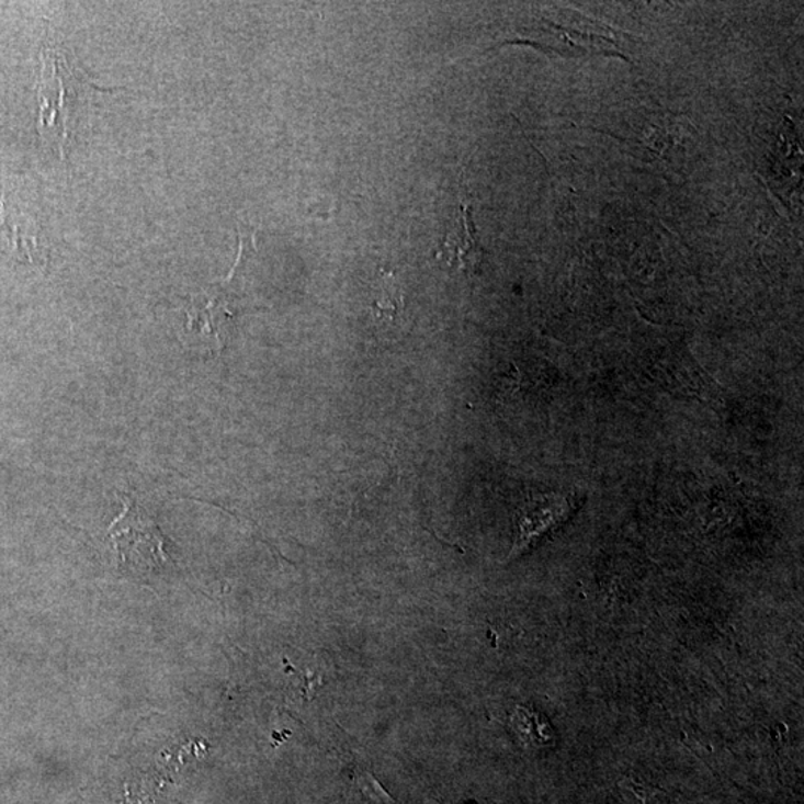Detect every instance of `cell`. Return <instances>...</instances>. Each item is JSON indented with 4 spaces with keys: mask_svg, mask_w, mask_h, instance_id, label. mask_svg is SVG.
<instances>
[{
    "mask_svg": "<svg viewBox=\"0 0 804 804\" xmlns=\"http://www.w3.org/2000/svg\"><path fill=\"white\" fill-rule=\"evenodd\" d=\"M511 724L524 740L539 741L540 739H547V735H544V724L540 723L539 716L531 711L523 710V707H519L516 714L512 715Z\"/></svg>",
    "mask_w": 804,
    "mask_h": 804,
    "instance_id": "cell-8",
    "label": "cell"
},
{
    "mask_svg": "<svg viewBox=\"0 0 804 804\" xmlns=\"http://www.w3.org/2000/svg\"><path fill=\"white\" fill-rule=\"evenodd\" d=\"M559 507H553L548 501L533 502L532 506L524 508L519 519V539L516 541L511 556L523 552L533 539H536L556 518H559Z\"/></svg>",
    "mask_w": 804,
    "mask_h": 804,
    "instance_id": "cell-6",
    "label": "cell"
},
{
    "mask_svg": "<svg viewBox=\"0 0 804 804\" xmlns=\"http://www.w3.org/2000/svg\"><path fill=\"white\" fill-rule=\"evenodd\" d=\"M43 227L31 204L2 191L0 197V252L29 264H44Z\"/></svg>",
    "mask_w": 804,
    "mask_h": 804,
    "instance_id": "cell-3",
    "label": "cell"
},
{
    "mask_svg": "<svg viewBox=\"0 0 804 804\" xmlns=\"http://www.w3.org/2000/svg\"><path fill=\"white\" fill-rule=\"evenodd\" d=\"M457 212L460 215L455 224L445 233L444 240L437 249L435 258L448 264L450 269L474 273L480 265L483 251L477 240L476 228L471 220L469 207L462 204Z\"/></svg>",
    "mask_w": 804,
    "mask_h": 804,
    "instance_id": "cell-5",
    "label": "cell"
},
{
    "mask_svg": "<svg viewBox=\"0 0 804 804\" xmlns=\"http://www.w3.org/2000/svg\"><path fill=\"white\" fill-rule=\"evenodd\" d=\"M569 22L556 24L545 22L547 33H552L553 39L557 41V52L569 53L570 56H589V54L616 53L619 43L612 39L610 29L591 23L582 16L569 12Z\"/></svg>",
    "mask_w": 804,
    "mask_h": 804,
    "instance_id": "cell-4",
    "label": "cell"
},
{
    "mask_svg": "<svg viewBox=\"0 0 804 804\" xmlns=\"http://www.w3.org/2000/svg\"><path fill=\"white\" fill-rule=\"evenodd\" d=\"M121 499L124 510L107 531L116 556L124 565L137 568L161 566L168 560V554L165 553L160 529L139 502L126 495Z\"/></svg>",
    "mask_w": 804,
    "mask_h": 804,
    "instance_id": "cell-2",
    "label": "cell"
},
{
    "mask_svg": "<svg viewBox=\"0 0 804 804\" xmlns=\"http://www.w3.org/2000/svg\"><path fill=\"white\" fill-rule=\"evenodd\" d=\"M371 307H373L376 319L387 320V322H392L403 314L404 295L392 273L383 274L377 285V297Z\"/></svg>",
    "mask_w": 804,
    "mask_h": 804,
    "instance_id": "cell-7",
    "label": "cell"
},
{
    "mask_svg": "<svg viewBox=\"0 0 804 804\" xmlns=\"http://www.w3.org/2000/svg\"><path fill=\"white\" fill-rule=\"evenodd\" d=\"M91 84L81 70L69 65L61 49L47 47L41 54L37 78L39 133L49 144L65 152L70 132L77 126L79 107L89 99Z\"/></svg>",
    "mask_w": 804,
    "mask_h": 804,
    "instance_id": "cell-1",
    "label": "cell"
}]
</instances>
